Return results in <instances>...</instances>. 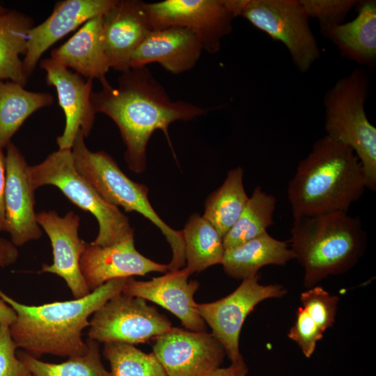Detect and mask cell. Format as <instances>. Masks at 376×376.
I'll return each instance as SVG.
<instances>
[{"mask_svg": "<svg viewBox=\"0 0 376 376\" xmlns=\"http://www.w3.org/2000/svg\"><path fill=\"white\" fill-rule=\"evenodd\" d=\"M101 85L100 91L91 94L93 107L96 113L107 115L117 125L126 148L125 160L136 173L146 170L147 145L155 130H162L171 145L170 124L208 112L190 102L171 100L147 66L122 72L116 87L108 81Z\"/></svg>", "mask_w": 376, "mask_h": 376, "instance_id": "obj_1", "label": "cell"}, {"mask_svg": "<svg viewBox=\"0 0 376 376\" xmlns=\"http://www.w3.org/2000/svg\"><path fill=\"white\" fill-rule=\"evenodd\" d=\"M128 279L109 281L79 299L39 306L19 303L0 290V299L17 315L9 327L17 349L36 358L45 354L61 357L84 354L87 344L82 333L89 326V317L113 297L121 293Z\"/></svg>", "mask_w": 376, "mask_h": 376, "instance_id": "obj_2", "label": "cell"}, {"mask_svg": "<svg viewBox=\"0 0 376 376\" xmlns=\"http://www.w3.org/2000/svg\"><path fill=\"white\" fill-rule=\"evenodd\" d=\"M366 188L365 173L354 152L325 135L299 161L288 183V198L296 219L347 212Z\"/></svg>", "mask_w": 376, "mask_h": 376, "instance_id": "obj_3", "label": "cell"}, {"mask_svg": "<svg viewBox=\"0 0 376 376\" xmlns=\"http://www.w3.org/2000/svg\"><path fill=\"white\" fill-rule=\"evenodd\" d=\"M290 235V249L304 269L308 288L352 268L367 246L361 219L345 212L294 219Z\"/></svg>", "mask_w": 376, "mask_h": 376, "instance_id": "obj_4", "label": "cell"}, {"mask_svg": "<svg viewBox=\"0 0 376 376\" xmlns=\"http://www.w3.org/2000/svg\"><path fill=\"white\" fill-rule=\"evenodd\" d=\"M85 139L79 130L71 148L78 172L107 202L126 212H136L155 225L171 248L169 270L183 268L186 261L182 231L172 228L161 219L149 201L146 185L131 180L104 151H91Z\"/></svg>", "mask_w": 376, "mask_h": 376, "instance_id": "obj_5", "label": "cell"}, {"mask_svg": "<svg viewBox=\"0 0 376 376\" xmlns=\"http://www.w3.org/2000/svg\"><path fill=\"white\" fill-rule=\"evenodd\" d=\"M368 75L355 69L338 79L324 97L326 135L350 148L363 169L367 189H376V128L368 119L365 102Z\"/></svg>", "mask_w": 376, "mask_h": 376, "instance_id": "obj_6", "label": "cell"}, {"mask_svg": "<svg viewBox=\"0 0 376 376\" xmlns=\"http://www.w3.org/2000/svg\"><path fill=\"white\" fill-rule=\"evenodd\" d=\"M29 177L35 190L55 186L71 203L95 217L99 230L93 244L106 246L134 236L128 217L107 202L78 172L71 150L58 149L40 163L29 166Z\"/></svg>", "mask_w": 376, "mask_h": 376, "instance_id": "obj_7", "label": "cell"}, {"mask_svg": "<svg viewBox=\"0 0 376 376\" xmlns=\"http://www.w3.org/2000/svg\"><path fill=\"white\" fill-rule=\"evenodd\" d=\"M235 16H241L274 40L283 43L294 65L307 72L320 50L299 0H227Z\"/></svg>", "mask_w": 376, "mask_h": 376, "instance_id": "obj_8", "label": "cell"}, {"mask_svg": "<svg viewBox=\"0 0 376 376\" xmlns=\"http://www.w3.org/2000/svg\"><path fill=\"white\" fill-rule=\"evenodd\" d=\"M171 322L146 300L123 292L113 297L89 321L88 338L97 343H144L167 332Z\"/></svg>", "mask_w": 376, "mask_h": 376, "instance_id": "obj_9", "label": "cell"}, {"mask_svg": "<svg viewBox=\"0 0 376 376\" xmlns=\"http://www.w3.org/2000/svg\"><path fill=\"white\" fill-rule=\"evenodd\" d=\"M152 30L182 27L194 33L203 49L217 53L224 37L233 30L236 17L227 0H164L145 2Z\"/></svg>", "mask_w": 376, "mask_h": 376, "instance_id": "obj_10", "label": "cell"}, {"mask_svg": "<svg viewBox=\"0 0 376 376\" xmlns=\"http://www.w3.org/2000/svg\"><path fill=\"white\" fill-rule=\"evenodd\" d=\"M259 276L244 279L230 294L219 300L198 304L202 319L223 346L233 365H244L240 351V335L247 315L267 299L284 296L287 291L278 284L261 285Z\"/></svg>", "mask_w": 376, "mask_h": 376, "instance_id": "obj_11", "label": "cell"}, {"mask_svg": "<svg viewBox=\"0 0 376 376\" xmlns=\"http://www.w3.org/2000/svg\"><path fill=\"white\" fill-rule=\"evenodd\" d=\"M154 340L152 353L167 376H209L226 355L219 341L205 331L171 327Z\"/></svg>", "mask_w": 376, "mask_h": 376, "instance_id": "obj_12", "label": "cell"}, {"mask_svg": "<svg viewBox=\"0 0 376 376\" xmlns=\"http://www.w3.org/2000/svg\"><path fill=\"white\" fill-rule=\"evenodd\" d=\"M46 73V82L54 86L65 123L62 134L56 138L58 149L71 150L76 136L81 130L85 138L93 127L96 112L91 102L93 80L86 79L51 57L40 61Z\"/></svg>", "mask_w": 376, "mask_h": 376, "instance_id": "obj_13", "label": "cell"}, {"mask_svg": "<svg viewBox=\"0 0 376 376\" xmlns=\"http://www.w3.org/2000/svg\"><path fill=\"white\" fill-rule=\"evenodd\" d=\"M4 212L6 232L16 246L38 240L42 228L35 211V189L29 177L26 159L11 141L6 147Z\"/></svg>", "mask_w": 376, "mask_h": 376, "instance_id": "obj_14", "label": "cell"}, {"mask_svg": "<svg viewBox=\"0 0 376 376\" xmlns=\"http://www.w3.org/2000/svg\"><path fill=\"white\" fill-rule=\"evenodd\" d=\"M36 219L50 240L53 253L52 264H44L41 272L62 278L75 299L88 295L91 291L79 265L87 243L79 237V216L70 211L61 217L55 210H49L37 213Z\"/></svg>", "mask_w": 376, "mask_h": 376, "instance_id": "obj_15", "label": "cell"}, {"mask_svg": "<svg viewBox=\"0 0 376 376\" xmlns=\"http://www.w3.org/2000/svg\"><path fill=\"white\" fill-rule=\"evenodd\" d=\"M79 265L91 292L113 279L169 271L168 264L158 263L140 253L134 236L106 246L87 242Z\"/></svg>", "mask_w": 376, "mask_h": 376, "instance_id": "obj_16", "label": "cell"}, {"mask_svg": "<svg viewBox=\"0 0 376 376\" xmlns=\"http://www.w3.org/2000/svg\"><path fill=\"white\" fill-rule=\"evenodd\" d=\"M186 267L169 270L165 274L149 281L128 279L123 293L155 303L175 315L186 329L205 331V323L194 301L199 287L196 281H188Z\"/></svg>", "mask_w": 376, "mask_h": 376, "instance_id": "obj_17", "label": "cell"}, {"mask_svg": "<svg viewBox=\"0 0 376 376\" xmlns=\"http://www.w3.org/2000/svg\"><path fill=\"white\" fill-rule=\"evenodd\" d=\"M118 0H64L57 2L51 15L42 23L33 26L28 33L24 58L25 74L34 71L42 55L60 39L86 22L102 15Z\"/></svg>", "mask_w": 376, "mask_h": 376, "instance_id": "obj_18", "label": "cell"}, {"mask_svg": "<svg viewBox=\"0 0 376 376\" xmlns=\"http://www.w3.org/2000/svg\"><path fill=\"white\" fill-rule=\"evenodd\" d=\"M150 31L144 1L118 0L102 15L104 45L110 68L121 72L129 70L133 54Z\"/></svg>", "mask_w": 376, "mask_h": 376, "instance_id": "obj_19", "label": "cell"}, {"mask_svg": "<svg viewBox=\"0 0 376 376\" xmlns=\"http://www.w3.org/2000/svg\"><path fill=\"white\" fill-rule=\"evenodd\" d=\"M203 50L199 39L187 29L152 30L133 54L130 68L158 63L170 72L180 74L195 66Z\"/></svg>", "mask_w": 376, "mask_h": 376, "instance_id": "obj_20", "label": "cell"}, {"mask_svg": "<svg viewBox=\"0 0 376 376\" xmlns=\"http://www.w3.org/2000/svg\"><path fill=\"white\" fill-rule=\"evenodd\" d=\"M51 58L86 79L107 81L110 69L104 49L102 15L86 22L65 43L51 52Z\"/></svg>", "mask_w": 376, "mask_h": 376, "instance_id": "obj_21", "label": "cell"}, {"mask_svg": "<svg viewBox=\"0 0 376 376\" xmlns=\"http://www.w3.org/2000/svg\"><path fill=\"white\" fill-rule=\"evenodd\" d=\"M358 15L347 23L321 29L341 55L360 65L373 68L376 63V1H359Z\"/></svg>", "mask_w": 376, "mask_h": 376, "instance_id": "obj_22", "label": "cell"}, {"mask_svg": "<svg viewBox=\"0 0 376 376\" xmlns=\"http://www.w3.org/2000/svg\"><path fill=\"white\" fill-rule=\"evenodd\" d=\"M295 259L286 242L276 240L267 232L240 245L226 249L221 265L230 277L246 279L258 274L266 265H284Z\"/></svg>", "mask_w": 376, "mask_h": 376, "instance_id": "obj_23", "label": "cell"}, {"mask_svg": "<svg viewBox=\"0 0 376 376\" xmlns=\"http://www.w3.org/2000/svg\"><path fill=\"white\" fill-rule=\"evenodd\" d=\"M53 102L49 93L27 91L17 83L0 80V148L7 147L31 115Z\"/></svg>", "mask_w": 376, "mask_h": 376, "instance_id": "obj_24", "label": "cell"}, {"mask_svg": "<svg viewBox=\"0 0 376 376\" xmlns=\"http://www.w3.org/2000/svg\"><path fill=\"white\" fill-rule=\"evenodd\" d=\"M33 19L15 10L0 15V80L11 81L25 86V74L20 55L26 50L29 31Z\"/></svg>", "mask_w": 376, "mask_h": 376, "instance_id": "obj_25", "label": "cell"}, {"mask_svg": "<svg viewBox=\"0 0 376 376\" xmlns=\"http://www.w3.org/2000/svg\"><path fill=\"white\" fill-rule=\"evenodd\" d=\"M243 177L242 167L230 170L223 184L205 201L203 217L214 226L222 238L233 226L249 201Z\"/></svg>", "mask_w": 376, "mask_h": 376, "instance_id": "obj_26", "label": "cell"}, {"mask_svg": "<svg viewBox=\"0 0 376 376\" xmlns=\"http://www.w3.org/2000/svg\"><path fill=\"white\" fill-rule=\"evenodd\" d=\"M182 231L186 268L189 274L221 264L223 238L214 226L198 214L190 216Z\"/></svg>", "mask_w": 376, "mask_h": 376, "instance_id": "obj_27", "label": "cell"}, {"mask_svg": "<svg viewBox=\"0 0 376 376\" xmlns=\"http://www.w3.org/2000/svg\"><path fill=\"white\" fill-rule=\"evenodd\" d=\"M276 203L274 196L256 187L240 216L223 238L225 250L267 232L274 224Z\"/></svg>", "mask_w": 376, "mask_h": 376, "instance_id": "obj_28", "label": "cell"}, {"mask_svg": "<svg viewBox=\"0 0 376 376\" xmlns=\"http://www.w3.org/2000/svg\"><path fill=\"white\" fill-rule=\"evenodd\" d=\"M86 342L87 350L84 354L69 357L59 363L40 361L23 350L16 354L30 376H112L102 362L98 343L90 338Z\"/></svg>", "mask_w": 376, "mask_h": 376, "instance_id": "obj_29", "label": "cell"}, {"mask_svg": "<svg viewBox=\"0 0 376 376\" xmlns=\"http://www.w3.org/2000/svg\"><path fill=\"white\" fill-rule=\"evenodd\" d=\"M102 354L109 363L112 376H167L152 352L145 353L134 345L104 343Z\"/></svg>", "mask_w": 376, "mask_h": 376, "instance_id": "obj_30", "label": "cell"}, {"mask_svg": "<svg viewBox=\"0 0 376 376\" xmlns=\"http://www.w3.org/2000/svg\"><path fill=\"white\" fill-rule=\"evenodd\" d=\"M300 300L303 308L324 331L332 327L339 301L337 296L315 285L301 292Z\"/></svg>", "mask_w": 376, "mask_h": 376, "instance_id": "obj_31", "label": "cell"}, {"mask_svg": "<svg viewBox=\"0 0 376 376\" xmlns=\"http://www.w3.org/2000/svg\"><path fill=\"white\" fill-rule=\"evenodd\" d=\"M308 17L318 20L320 29L342 24L349 12L359 4L356 0H299Z\"/></svg>", "mask_w": 376, "mask_h": 376, "instance_id": "obj_32", "label": "cell"}, {"mask_svg": "<svg viewBox=\"0 0 376 376\" xmlns=\"http://www.w3.org/2000/svg\"><path fill=\"white\" fill-rule=\"evenodd\" d=\"M295 324L288 336L295 341L306 358L313 354L317 342L323 337L324 331L315 323L303 308H299Z\"/></svg>", "mask_w": 376, "mask_h": 376, "instance_id": "obj_33", "label": "cell"}, {"mask_svg": "<svg viewBox=\"0 0 376 376\" xmlns=\"http://www.w3.org/2000/svg\"><path fill=\"white\" fill-rule=\"evenodd\" d=\"M16 350L9 327L0 325V376H30L26 367L18 359Z\"/></svg>", "mask_w": 376, "mask_h": 376, "instance_id": "obj_34", "label": "cell"}, {"mask_svg": "<svg viewBox=\"0 0 376 376\" xmlns=\"http://www.w3.org/2000/svg\"><path fill=\"white\" fill-rule=\"evenodd\" d=\"M18 256L17 246L10 240L0 237V269L14 264Z\"/></svg>", "mask_w": 376, "mask_h": 376, "instance_id": "obj_35", "label": "cell"}, {"mask_svg": "<svg viewBox=\"0 0 376 376\" xmlns=\"http://www.w3.org/2000/svg\"><path fill=\"white\" fill-rule=\"evenodd\" d=\"M6 155L0 148V232H6L4 212V189L6 185Z\"/></svg>", "mask_w": 376, "mask_h": 376, "instance_id": "obj_36", "label": "cell"}, {"mask_svg": "<svg viewBox=\"0 0 376 376\" xmlns=\"http://www.w3.org/2000/svg\"><path fill=\"white\" fill-rule=\"evenodd\" d=\"M248 368L246 365H233L226 368H219L209 376H246Z\"/></svg>", "mask_w": 376, "mask_h": 376, "instance_id": "obj_37", "label": "cell"}, {"mask_svg": "<svg viewBox=\"0 0 376 376\" xmlns=\"http://www.w3.org/2000/svg\"><path fill=\"white\" fill-rule=\"evenodd\" d=\"M13 309L0 299V325L10 327L16 320Z\"/></svg>", "mask_w": 376, "mask_h": 376, "instance_id": "obj_38", "label": "cell"}, {"mask_svg": "<svg viewBox=\"0 0 376 376\" xmlns=\"http://www.w3.org/2000/svg\"><path fill=\"white\" fill-rule=\"evenodd\" d=\"M8 9L5 8L0 2V15L5 13Z\"/></svg>", "mask_w": 376, "mask_h": 376, "instance_id": "obj_39", "label": "cell"}]
</instances>
